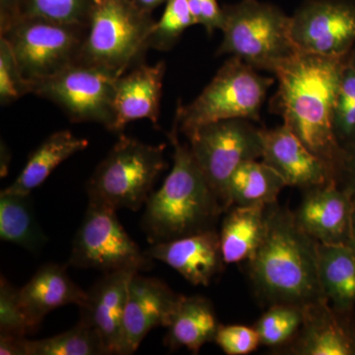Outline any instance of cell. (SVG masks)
I'll return each mask as SVG.
<instances>
[{
    "label": "cell",
    "mask_w": 355,
    "mask_h": 355,
    "mask_svg": "<svg viewBox=\"0 0 355 355\" xmlns=\"http://www.w3.org/2000/svg\"><path fill=\"white\" fill-rule=\"evenodd\" d=\"M17 287L6 277L0 279V334L26 336L32 329L20 305Z\"/></svg>",
    "instance_id": "obj_33"
},
{
    "label": "cell",
    "mask_w": 355,
    "mask_h": 355,
    "mask_svg": "<svg viewBox=\"0 0 355 355\" xmlns=\"http://www.w3.org/2000/svg\"><path fill=\"white\" fill-rule=\"evenodd\" d=\"M144 252L153 260L171 266L193 286H209L225 265L216 229L154 243Z\"/></svg>",
    "instance_id": "obj_18"
},
{
    "label": "cell",
    "mask_w": 355,
    "mask_h": 355,
    "mask_svg": "<svg viewBox=\"0 0 355 355\" xmlns=\"http://www.w3.org/2000/svg\"><path fill=\"white\" fill-rule=\"evenodd\" d=\"M137 6L144 10L148 11V12L153 13L157 7L161 4L166 3L168 0H133Z\"/></svg>",
    "instance_id": "obj_39"
},
{
    "label": "cell",
    "mask_w": 355,
    "mask_h": 355,
    "mask_svg": "<svg viewBox=\"0 0 355 355\" xmlns=\"http://www.w3.org/2000/svg\"><path fill=\"white\" fill-rule=\"evenodd\" d=\"M334 132L340 148L355 144V48L347 53L336 95Z\"/></svg>",
    "instance_id": "obj_29"
},
{
    "label": "cell",
    "mask_w": 355,
    "mask_h": 355,
    "mask_svg": "<svg viewBox=\"0 0 355 355\" xmlns=\"http://www.w3.org/2000/svg\"><path fill=\"white\" fill-rule=\"evenodd\" d=\"M137 272H106L87 291V298L79 307L80 320L101 336L110 354L123 355V318L128 286Z\"/></svg>",
    "instance_id": "obj_17"
},
{
    "label": "cell",
    "mask_w": 355,
    "mask_h": 355,
    "mask_svg": "<svg viewBox=\"0 0 355 355\" xmlns=\"http://www.w3.org/2000/svg\"><path fill=\"white\" fill-rule=\"evenodd\" d=\"M268 205L230 207L219 232L225 265L248 261L261 246L266 231Z\"/></svg>",
    "instance_id": "obj_23"
},
{
    "label": "cell",
    "mask_w": 355,
    "mask_h": 355,
    "mask_svg": "<svg viewBox=\"0 0 355 355\" xmlns=\"http://www.w3.org/2000/svg\"><path fill=\"white\" fill-rule=\"evenodd\" d=\"M27 340L26 336L0 334V354L27 355Z\"/></svg>",
    "instance_id": "obj_37"
},
{
    "label": "cell",
    "mask_w": 355,
    "mask_h": 355,
    "mask_svg": "<svg viewBox=\"0 0 355 355\" xmlns=\"http://www.w3.org/2000/svg\"><path fill=\"white\" fill-rule=\"evenodd\" d=\"M165 150V144L151 146L121 133L86 184L89 200L137 211L167 167Z\"/></svg>",
    "instance_id": "obj_7"
},
{
    "label": "cell",
    "mask_w": 355,
    "mask_h": 355,
    "mask_svg": "<svg viewBox=\"0 0 355 355\" xmlns=\"http://www.w3.org/2000/svg\"><path fill=\"white\" fill-rule=\"evenodd\" d=\"M345 57L297 51L273 73L279 85L270 102L284 125L331 166L336 182L343 149L334 132V113Z\"/></svg>",
    "instance_id": "obj_1"
},
{
    "label": "cell",
    "mask_w": 355,
    "mask_h": 355,
    "mask_svg": "<svg viewBox=\"0 0 355 355\" xmlns=\"http://www.w3.org/2000/svg\"><path fill=\"white\" fill-rule=\"evenodd\" d=\"M211 301L202 295H182L167 326L166 347L198 354L203 345L214 343L220 328Z\"/></svg>",
    "instance_id": "obj_21"
},
{
    "label": "cell",
    "mask_w": 355,
    "mask_h": 355,
    "mask_svg": "<svg viewBox=\"0 0 355 355\" xmlns=\"http://www.w3.org/2000/svg\"><path fill=\"white\" fill-rule=\"evenodd\" d=\"M27 355H109L101 336L90 324L78 323L51 338L27 340Z\"/></svg>",
    "instance_id": "obj_27"
},
{
    "label": "cell",
    "mask_w": 355,
    "mask_h": 355,
    "mask_svg": "<svg viewBox=\"0 0 355 355\" xmlns=\"http://www.w3.org/2000/svg\"><path fill=\"white\" fill-rule=\"evenodd\" d=\"M0 239L37 254L48 242L37 222L30 196L0 193Z\"/></svg>",
    "instance_id": "obj_26"
},
{
    "label": "cell",
    "mask_w": 355,
    "mask_h": 355,
    "mask_svg": "<svg viewBox=\"0 0 355 355\" xmlns=\"http://www.w3.org/2000/svg\"><path fill=\"white\" fill-rule=\"evenodd\" d=\"M95 0H22L20 16L88 26Z\"/></svg>",
    "instance_id": "obj_31"
},
{
    "label": "cell",
    "mask_w": 355,
    "mask_h": 355,
    "mask_svg": "<svg viewBox=\"0 0 355 355\" xmlns=\"http://www.w3.org/2000/svg\"><path fill=\"white\" fill-rule=\"evenodd\" d=\"M287 187L284 178L261 159L245 162L236 170L228 184L226 211L239 205H270L277 202Z\"/></svg>",
    "instance_id": "obj_25"
},
{
    "label": "cell",
    "mask_w": 355,
    "mask_h": 355,
    "mask_svg": "<svg viewBox=\"0 0 355 355\" xmlns=\"http://www.w3.org/2000/svg\"><path fill=\"white\" fill-rule=\"evenodd\" d=\"M291 35L298 51L345 57L355 48V2L305 0L291 16Z\"/></svg>",
    "instance_id": "obj_12"
},
{
    "label": "cell",
    "mask_w": 355,
    "mask_h": 355,
    "mask_svg": "<svg viewBox=\"0 0 355 355\" xmlns=\"http://www.w3.org/2000/svg\"><path fill=\"white\" fill-rule=\"evenodd\" d=\"M318 245L299 227L293 211L279 202L268 205L265 237L247 261L258 297L268 306L289 303L303 307L326 299L318 275Z\"/></svg>",
    "instance_id": "obj_2"
},
{
    "label": "cell",
    "mask_w": 355,
    "mask_h": 355,
    "mask_svg": "<svg viewBox=\"0 0 355 355\" xmlns=\"http://www.w3.org/2000/svg\"><path fill=\"white\" fill-rule=\"evenodd\" d=\"M165 71L163 60L153 65L142 62L116 79L113 132L121 133L128 123L144 119L157 127Z\"/></svg>",
    "instance_id": "obj_19"
},
{
    "label": "cell",
    "mask_w": 355,
    "mask_h": 355,
    "mask_svg": "<svg viewBox=\"0 0 355 355\" xmlns=\"http://www.w3.org/2000/svg\"><path fill=\"white\" fill-rule=\"evenodd\" d=\"M119 77L97 67L72 65L50 78L31 83V94L60 107L72 123H95L113 132Z\"/></svg>",
    "instance_id": "obj_11"
},
{
    "label": "cell",
    "mask_w": 355,
    "mask_h": 355,
    "mask_svg": "<svg viewBox=\"0 0 355 355\" xmlns=\"http://www.w3.org/2000/svg\"><path fill=\"white\" fill-rule=\"evenodd\" d=\"M9 155L8 151H7V148L6 146L2 144L1 146V177H6L7 172H8V164L9 161H10L11 157L7 158L6 156Z\"/></svg>",
    "instance_id": "obj_40"
},
{
    "label": "cell",
    "mask_w": 355,
    "mask_h": 355,
    "mask_svg": "<svg viewBox=\"0 0 355 355\" xmlns=\"http://www.w3.org/2000/svg\"><path fill=\"white\" fill-rule=\"evenodd\" d=\"M214 343L227 355H248L261 345L260 336L254 327L245 324H221Z\"/></svg>",
    "instance_id": "obj_34"
},
{
    "label": "cell",
    "mask_w": 355,
    "mask_h": 355,
    "mask_svg": "<svg viewBox=\"0 0 355 355\" xmlns=\"http://www.w3.org/2000/svg\"><path fill=\"white\" fill-rule=\"evenodd\" d=\"M304 319V307L289 303H277L268 309L254 324L261 345L279 352L295 338Z\"/></svg>",
    "instance_id": "obj_28"
},
{
    "label": "cell",
    "mask_w": 355,
    "mask_h": 355,
    "mask_svg": "<svg viewBox=\"0 0 355 355\" xmlns=\"http://www.w3.org/2000/svg\"><path fill=\"white\" fill-rule=\"evenodd\" d=\"M277 354L355 355L354 310L336 309L326 299L304 306L300 330Z\"/></svg>",
    "instance_id": "obj_14"
},
{
    "label": "cell",
    "mask_w": 355,
    "mask_h": 355,
    "mask_svg": "<svg viewBox=\"0 0 355 355\" xmlns=\"http://www.w3.org/2000/svg\"><path fill=\"white\" fill-rule=\"evenodd\" d=\"M156 21L133 0H95L79 64L120 77L146 62Z\"/></svg>",
    "instance_id": "obj_4"
},
{
    "label": "cell",
    "mask_w": 355,
    "mask_h": 355,
    "mask_svg": "<svg viewBox=\"0 0 355 355\" xmlns=\"http://www.w3.org/2000/svg\"><path fill=\"white\" fill-rule=\"evenodd\" d=\"M338 183L355 193V144L343 149L342 160L338 172Z\"/></svg>",
    "instance_id": "obj_36"
},
{
    "label": "cell",
    "mask_w": 355,
    "mask_h": 355,
    "mask_svg": "<svg viewBox=\"0 0 355 355\" xmlns=\"http://www.w3.org/2000/svg\"><path fill=\"white\" fill-rule=\"evenodd\" d=\"M178 133L172 128L168 135L174 147L171 172L147 200L142 216L141 227L150 244L216 229L225 212L190 146L180 141Z\"/></svg>",
    "instance_id": "obj_3"
},
{
    "label": "cell",
    "mask_w": 355,
    "mask_h": 355,
    "mask_svg": "<svg viewBox=\"0 0 355 355\" xmlns=\"http://www.w3.org/2000/svg\"><path fill=\"white\" fill-rule=\"evenodd\" d=\"M153 259L141 251L119 221L116 210L89 200L83 223L72 244L69 266L101 272H146Z\"/></svg>",
    "instance_id": "obj_10"
},
{
    "label": "cell",
    "mask_w": 355,
    "mask_h": 355,
    "mask_svg": "<svg viewBox=\"0 0 355 355\" xmlns=\"http://www.w3.org/2000/svg\"><path fill=\"white\" fill-rule=\"evenodd\" d=\"M181 296L163 280L133 275L123 318V355L135 354L153 329L167 328Z\"/></svg>",
    "instance_id": "obj_16"
},
{
    "label": "cell",
    "mask_w": 355,
    "mask_h": 355,
    "mask_svg": "<svg viewBox=\"0 0 355 355\" xmlns=\"http://www.w3.org/2000/svg\"><path fill=\"white\" fill-rule=\"evenodd\" d=\"M294 218L299 227L321 244L349 245L354 193L331 182L303 191Z\"/></svg>",
    "instance_id": "obj_13"
},
{
    "label": "cell",
    "mask_w": 355,
    "mask_h": 355,
    "mask_svg": "<svg viewBox=\"0 0 355 355\" xmlns=\"http://www.w3.org/2000/svg\"><path fill=\"white\" fill-rule=\"evenodd\" d=\"M223 39L216 55H230L257 70L275 73L297 50L292 42L291 16L279 6L241 0L222 6Z\"/></svg>",
    "instance_id": "obj_5"
},
{
    "label": "cell",
    "mask_w": 355,
    "mask_h": 355,
    "mask_svg": "<svg viewBox=\"0 0 355 355\" xmlns=\"http://www.w3.org/2000/svg\"><path fill=\"white\" fill-rule=\"evenodd\" d=\"M88 146L87 139L76 137L69 130L53 132L30 154L19 176L3 191L31 196L32 191L43 184L58 166Z\"/></svg>",
    "instance_id": "obj_22"
},
{
    "label": "cell",
    "mask_w": 355,
    "mask_h": 355,
    "mask_svg": "<svg viewBox=\"0 0 355 355\" xmlns=\"http://www.w3.org/2000/svg\"><path fill=\"white\" fill-rule=\"evenodd\" d=\"M318 275L324 297L334 308L355 307V253L347 244L318 245Z\"/></svg>",
    "instance_id": "obj_24"
},
{
    "label": "cell",
    "mask_w": 355,
    "mask_h": 355,
    "mask_svg": "<svg viewBox=\"0 0 355 355\" xmlns=\"http://www.w3.org/2000/svg\"><path fill=\"white\" fill-rule=\"evenodd\" d=\"M275 80L231 55L193 102L179 103L173 130L184 135L205 123L234 119L259 123L261 107Z\"/></svg>",
    "instance_id": "obj_6"
},
{
    "label": "cell",
    "mask_w": 355,
    "mask_h": 355,
    "mask_svg": "<svg viewBox=\"0 0 355 355\" xmlns=\"http://www.w3.org/2000/svg\"><path fill=\"white\" fill-rule=\"evenodd\" d=\"M27 94H31V83L21 73L9 44L0 38V104L7 106Z\"/></svg>",
    "instance_id": "obj_32"
},
{
    "label": "cell",
    "mask_w": 355,
    "mask_h": 355,
    "mask_svg": "<svg viewBox=\"0 0 355 355\" xmlns=\"http://www.w3.org/2000/svg\"><path fill=\"white\" fill-rule=\"evenodd\" d=\"M349 245L354 250L355 253V193H354V214H352V230H350V237Z\"/></svg>",
    "instance_id": "obj_41"
},
{
    "label": "cell",
    "mask_w": 355,
    "mask_h": 355,
    "mask_svg": "<svg viewBox=\"0 0 355 355\" xmlns=\"http://www.w3.org/2000/svg\"><path fill=\"white\" fill-rule=\"evenodd\" d=\"M22 0H0V30L19 17Z\"/></svg>",
    "instance_id": "obj_38"
},
{
    "label": "cell",
    "mask_w": 355,
    "mask_h": 355,
    "mask_svg": "<svg viewBox=\"0 0 355 355\" xmlns=\"http://www.w3.org/2000/svg\"><path fill=\"white\" fill-rule=\"evenodd\" d=\"M191 153L226 212L231 177L245 162L263 156L261 128L234 119L205 123L184 133Z\"/></svg>",
    "instance_id": "obj_9"
},
{
    "label": "cell",
    "mask_w": 355,
    "mask_h": 355,
    "mask_svg": "<svg viewBox=\"0 0 355 355\" xmlns=\"http://www.w3.org/2000/svg\"><path fill=\"white\" fill-rule=\"evenodd\" d=\"M197 25L188 0H168L160 20L156 21L147 46L149 50L168 51L174 48L182 35L191 26Z\"/></svg>",
    "instance_id": "obj_30"
},
{
    "label": "cell",
    "mask_w": 355,
    "mask_h": 355,
    "mask_svg": "<svg viewBox=\"0 0 355 355\" xmlns=\"http://www.w3.org/2000/svg\"><path fill=\"white\" fill-rule=\"evenodd\" d=\"M67 266L46 263L38 268L24 286L18 289L20 305L32 331L38 328L51 311L67 305L80 307L85 302L87 291L72 280Z\"/></svg>",
    "instance_id": "obj_20"
},
{
    "label": "cell",
    "mask_w": 355,
    "mask_h": 355,
    "mask_svg": "<svg viewBox=\"0 0 355 355\" xmlns=\"http://www.w3.org/2000/svg\"><path fill=\"white\" fill-rule=\"evenodd\" d=\"M88 26L20 16L0 30L10 46L21 73L30 83L57 76L79 64Z\"/></svg>",
    "instance_id": "obj_8"
},
{
    "label": "cell",
    "mask_w": 355,
    "mask_h": 355,
    "mask_svg": "<svg viewBox=\"0 0 355 355\" xmlns=\"http://www.w3.org/2000/svg\"><path fill=\"white\" fill-rule=\"evenodd\" d=\"M261 160L279 173L287 187L306 191L336 182L331 166L313 153L284 123L272 128H261Z\"/></svg>",
    "instance_id": "obj_15"
},
{
    "label": "cell",
    "mask_w": 355,
    "mask_h": 355,
    "mask_svg": "<svg viewBox=\"0 0 355 355\" xmlns=\"http://www.w3.org/2000/svg\"><path fill=\"white\" fill-rule=\"evenodd\" d=\"M191 13L197 25H202L209 36L222 25V7L217 0H188Z\"/></svg>",
    "instance_id": "obj_35"
}]
</instances>
